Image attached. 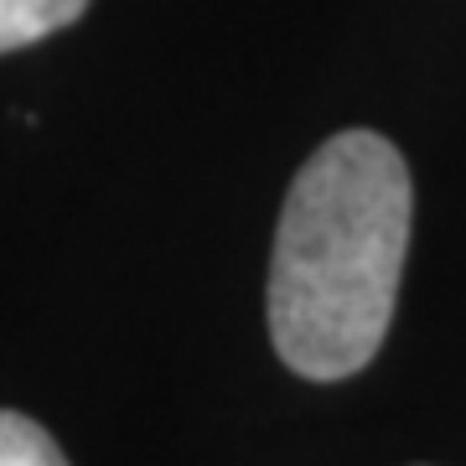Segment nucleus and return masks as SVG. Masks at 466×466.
Returning a JSON list of instances; mask_svg holds the SVG:
<instances>
[{"label":"nucleus","instance_id":"nucleus-1","mask_svg":"<svg viewBox=\"0 0 466 466\" xmlns=\"http://www.w3.org/2000/svg\"><path fill=\"white\" fill-rule=\"evenodd\" d=\"M415 187L379 130L311 150L285 192L269 254V337L300 379H348L379 358L410 254Z\"/></svg>","mask_w":466,"mask_h":466},{"label":"nucleus","instance_id":"nucleus-2","mask_svg":"<svg viewBox=\"0 0 466 466\" xmlns=\"http://www.w3.org/2000/svg\"><path fill=\"white\" fill-rule=\"evenodd\" d=\"M88 11V0H0V52L32 47Z\"/></svg>","mask_w":466,"mask_h":466},{"label":"nucleus","instance_id":"nucleus-3","mask_svg":"<svg viewBox=\"0 0 466 466\" xmlns=\"http://www.w3.org/2000/svg\"><path fill=\"white\" fill-rule=\"evenodd\" d=\"M0 466H67V456L36 420L0 410Z\"/></svg>","mask_w":466,"mask_h":466}]
</instances>
